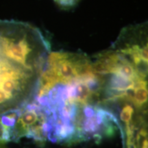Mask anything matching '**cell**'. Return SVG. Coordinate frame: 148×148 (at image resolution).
Masks as SVG:
<instances>
[{"mask_svg": "<svg viewBox=\"0 0 148 148\" xmlns=\"http://www.w3.org/2000/svg\"><path fill=\"white\" fill-rule=\"evenodd\" d=\"M53 1L62 7H71L78 2L79 0H53Z\"/></svg>", "mask_w": 148, "mask_h": 148, "instance_id": "cell-2", "label": "cell"}, {"mask_svg": "<svg viewBox=\"0 0 148 148\" xmlns=\"http://www.w3.org/2000/svg\"><path fill=\"white\" fill-rule=\"evenodd\" d=\"M50 53V44L36 27L0 20V115L34 95Z\"/></svg>", "mask_w": 148, "mask_h": 148, "instance_id": "cell-1", "label": "cell"}]
</instances>
